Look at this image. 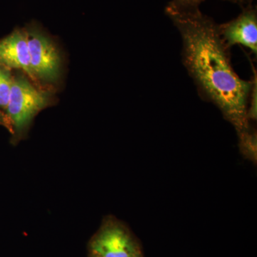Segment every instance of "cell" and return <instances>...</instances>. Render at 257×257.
Returning a JSON list of instances; mask_svg holds the SVG:
<instances>
[{
    "instance_id": "ba28073f",
    "label": "cell",
    "mask_w": 257,
    "mask_h": 257,
    "mask_svg": "<svg viewBox=\"0 0 257 257\" xmlns=\"http://www.w3.org/2000/svg\"><path fill=\"white\" fill-rule=\"evenodd\" d=\"M239 147L243 155L250 160H256V133L251 131L249 126L238 133Z\"/></svg>"
},
{
    "instance_id": "5b68a950",
    "label": "cell",
    "mask_w": 257,
    "mask_h": 257,
    "mask_svg": "<svg viewBox=\"0 0 257 257\" xmlns=\"http://www.w3.org/2000/svg\"><path fill=\"white\" fill-rule=\"evenodd\" d=\"M219 35L228 49L236 45L249 49L257 53V13L251 5L243 8L241 14L228 22L218 25Z\"/></svg>"
},
{
    "instance_id": "30bf717a",
    "label": "cell",
    "mask_w": 257,
    "mask_h": 257,
    "mask_svg": "<svg viewBox=\"0 0 257 257\" xmlns=\"http://www.w3.org/2000/svg\"><path fill=\"white\" fill-rule=\"evenodd\" d=\"M253 78L252 79V87H251V92L249 95V105L248 106L247 113H246V118L248 121L256 120V92H257V83H256V72L253 73Z\"/></svg>"
},
{
    "instance_id": "4fadbf2b",
    "label": "cell",
    "mask_w": 257,
    "mask_h": 257,
    "mask_svg": "<svg viewBox=\"0 0 257 257\" xmlns=\"http://www.w3.org/2000/svg\"><path fill=\"white\" fill-rule=\"evenodd\" d=\"M138 257H143V256H142V255H140V256H139Z\"/></svg>"
},
{
    "instance_id": "7c38bea8",
    "label": "cell",
    "mask_w": 257,
    "mask_h": 257,
    "mask_svg": "<svg viewBox=\"0 0 257 257\" xmlns=\"http://www.w3.org/2000/svg\"><path fill=\"white\" fill-rule=\"evenodd\" d=\"M89 257H100V256H97V255L94 254V253H91L90 256H89Z\"/></svg>"
},
{
    "instance_id": "52a82bcc",
    "label": "cell",
    "mask_w": 257,
    "mask_h": 257,
    "mask_svg": "<svg viewBox=\"0 0 257 257\" xmlns=\"http://www.w3.org/2000/svg\"><path fill=\"white\" fill-rule=\"evenodd\" d=\"M14 76L11 69L0 66V109L6 111L9 103Z\"/></svg>"
},
{
    "instance_id": "7a4b0ae2",
    "label": "cell",
    "mask_w": 257,
    "mask_h": 257,
    "mask_svg": "<svg viewBox=\"0 0 257 257\" xmlns=\"http://www.w3.org/2000/svg\"><path fill=\"white\" fill-rule=\"evenodd\" d=\"M24 74L14 76L9 103L5 111L13 124V135L18 138L28 132L36 115L52 102L47 88L37 87Z\"/></svg>"
},
{
    "instance_id": "3957f363",
    "label": "cell",
    "mask_w": 257,
    "mask_h": 257,
    "mask_svg": "<svg viewBox=\"0 0 257 257\" xmlns=\"http://www.w3.org/2000/svg\"><path fill=\"white\" fill-rule=\"evenodd\" d=\"M30 64L39 81L55 82L60 75L62 59L53 42L36 25L26 29Z\"/></svg>"
},
{
    "instance_id": "277c9868",
    "label": "cell",
    "mask_w": 257,
    "mask_h": 257,
    "mask_svg": "<svg viewBox=\"0 0 257 257\" xmlns=\"http://www.w3.org/2000/svg\"><path fill=\"white\" fill-rule=\"evenodd\" d=\"M91 253L100 257H138L142 255L128 231L117 224L104 226L90 243Z\"/></svg>"
},
{
    "instance_id": "8fae6325",
    "label": "cell",
    "mask_w": 257,
    "mask_h": 257,
    "mask_svg": "<svg viewBox=\"0 0 257 257\" xmlns=\"http://www.w3.org/2000/svg\"><path fill=\"white\" fill-rule=\"evenodd\" d=\"M0 125L6 128L10 133L13 134V135L14 134L11 120H10L8 114L5 111L2 110V109H0Z\"/></svg>"
},
{
    "instance_id": "8992f818",
    "label": "cell",
    "mask_w": 257,
    "mask_h": 257,
    "mask_svg": "<svg viewBox=\"0 0 257 257\" xmlns=\"http://www.w3.org/2000/svg\"><path fill=\"white\" fill-rule=\"evenodd\" d=\"M0 66L9 69H20L37 87L46 88L40 84L32 71L26 29H16L0 40Z\"/></svg>"
},
{
    "instance_id": "6da1fadb",
    "label": "cell",
    "mask_w": 257,
    "mask_h": 257,
    "mask_svg": "<svg viewBox=\"0 0 257 257\" xmlns=\"http://www.w3.org/2000/svg\"><path fill=\"white\" fill-rule=\"evenodd\" d=\"M165 13L180 33L182 63L199 95L217 106L237 133L247 128L252 80H243L235 72L217 24L199 8H166Z\"/></svg>"
},
{
    "instance_id": "9c48e42d",
    "label": "cell",
    "mask_w": 257,
    "mask_h": 257,
    "mask_svg": "<svg viewBox=\"0 0 257 257\" xmlns=\"http://www.w3.org/2000/svg\"><path fill=\"white\" fill-rule=\"evenodd\" d=\"M204 1L205 0H172L166 8L173 10L194 9V8H199V5ZM225 1L242 5L246 0H225Z\"/></svg>"
}]
</instances>
